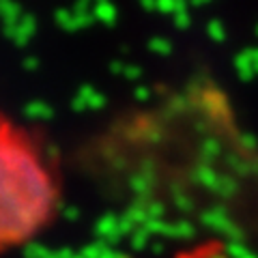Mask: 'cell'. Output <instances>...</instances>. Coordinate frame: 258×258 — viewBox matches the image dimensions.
<instances>
[{
    "instance_id": "1",
    "label": "cell",
    "mask_w": 258,
    "mask_h": 258,
    "mask_svg": "<svg viewBox=\"0 0 258 258\" xmlns=\"http://www.w3.org/2000/svg\"><path fill=\"white\" fill-rule=\"evenodd\" d=\"M58 176L43 147L0 114V254L35 241L52 224Z\"/></svg>"
},
{
    "instance_id": "2",
    "label": "cell",
    "mask_w": 258,
    "mask_h": 258,
    "mask_svg": "<svg viewBox=\"0 0 258 258\" xmlns=\"http://www.w3.org/2000/svg\"><path fill=\"white\" fill-rule=\"evenodd\" d=\"M157 258H230V256L220 241H200V243H191L183 249H176L174 254H166Z\"/></svg>"
}]
</instances>
